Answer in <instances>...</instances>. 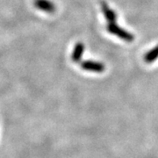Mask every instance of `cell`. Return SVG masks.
Listing matches in <instances>:
<instances>
[{
    "label": "cell",
    "mask_w": 158,
    "mask_h": 158,
    "mask_svg": "<svg viewBox=\"0 0 158 158\" xmlns=\"http://www.w3.org/2000/svg\"><path fill=\"white\" fill-rule=\"evenodd\" d=\"M107 30L109 33L118 36V38H120L123 40H126L127 42H131L135 40V37L133 34H130L127 31L122 29L121 27H119L115 23H109V25L107 26Z\"/></svg>",
    "instance_id": "cell-1"
},
{
    "label": "cell",
    "mask_w": 158,
    "mask_h": 158,
    "mask_svg": "<svg viewBox=\"0 0 158 158\" xmlns=\"http://www.w3.org/2000/svg\"><path fill=\"white\" fill-rule=\"evenodd\" d=\"M34 5L37 9L47 13H53L56 10V5L50 0H34Z\"/></svg>",
    "instance_id": "cell-2"
},
{
    "label": "cell",
    "mask_w": 158,
    "mask_h": 158,
    "mask_svg": "<svg viewBox=\"0 0 158 158\" xmlns=\"http://www.w3.org/2000/svg\"><path fill=\"white\" fill-rule=\"evenodd\" d=\"M81 67L85 70L92 72H103L106 69V67L103 63L93 61H85L81 64Z\"/></svg>",
    "instance_id": "cell-3"
},
{
    "label": "cell",
    "mask_w": 158,
    "mask_h": 158,
    "mask_svg": "<svg viewBox=\"0 0 158 158\" xmlns=\"http://www.w3.org/2000/svg\"><path fill=\"white\" fill-rule=\"evenodd\" d=\"M101 8L103 13L105 15L106 19H107L109 23H115L116 19H117V15L114 11L107 6V4L106 2H102L101 3Z\"/></svg>",
    "instance_id": "cell-4"
},
{
    "label": "cell",
    "mask_w": 158,
    "mask_h": 158,
    "mask_svg": "<svg viewBox=\"0 0 158 158\" xmlns=\"http://www.w3.org/2000/svg\"><path fill=\"white\" fill-rule=\"evenodd\" d=\"M84 52H85V45L82 43V42H78L77 43L75 48H74L73 52H72V55H71V58H72V61L76 62H78L81 58L84 55Z\"/></svg>",
    "instance_id": "cell-5"
},
{
    "label": "cell",
    "mask_w": 158,
    "mask_h": 158,
    "mask_svg": "<svg viewBox=\"0 0 158 158\" xmlns=\"http://www.w3.org/2000/svg\"><path fill=\"white\" fill-rule=\"evenodd\" d=\"M158 57V45L155 47L153 49L149 50L144 56V60L145 62L148 63H150L156 61V59Z\"/></svg>",
    "instance_id": "cell-6"
}]
</instances>
